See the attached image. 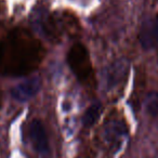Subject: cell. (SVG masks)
<instances>
[{
	"label": "cell",
	"instance_id": "cell-5",
	"mask_svg": "<svg viewBox=\"0 0 158 158\" xmlns=\"http://www.w3.org/2000/svg\"><path fill=\"white\" fill-rule=\"evenodd\" d=\"M104 138L107 142H115L119 141L126 134V126L120 120H110L106 123L104 127Z\"/></svg>",
	"mask_w": 158,
	"mask_h": 158
},
{
	"label": "cell",
	"instance_id": "cell-3",
	"mask_svg": "<svg viewBox=\"0 0 158 158\" xmlns=\"http://www.w3.org/2000/svg\"><path fill=\"white\" fill-rule=\"evenodd\" d=\"M40 88L41 80L39 77H31L15 85L11 89V95L18 102H27L39 92Z\"/></svg>",
	"mask_w": 158,
	"mask_h": 158
},
{
	"label": "cell",
	"instance_id": "cell-1",
	"mask_svg": "<svg viewBox=\"0 0 158 158\" xmlns=\"http://www.w3.org/2000/svg\"><path fill=\"white\" fill-rule=\"evenodd\" d=\"M128 64L125 61H116L110 64L102 72V80L105 89L112 90L123 81L128 75Z\"/></svg>",
	"mask_w": 158,
	"mask_h": 158
},
{
	"label": "cell",
	"instance_id": "cell-6",
	"mask_svg": "<svg viewBox=\"0 0 158 158\" xmlns=\"http://www.w3.org/2000/svg\"><path fill=\"white\" fill-rule=\"evenodd\" d=\"M102 104L100 102H94L91 105H89V107L86 110L84 116H82V123L85 127L90 128L93 125H95L98 120H99L100 116L102 114Z\"/></svg>",
	"mask_w": 158,
	"mask_h": 158
},
{
	"label": "cell",
	"instance_id": "cell-7",
	"mask_svg": "<svg viewBox=\"0 0 158 158\" xmlns=\"http://www.w3.org/2000/svg\"><path fill=\"white\" fill-rule=\"evenodd\" d=\"M144 107L146 113L152 117H156L158 115V93L155 91L147 93L145 97Z\"/></svg>",
	"mask_w": 158,
	"mask_h": 158
},
{
	"label": "cell",
	"instance_id": "cell-2",
	"mask_svg": "<svg viewBox=\"0 0 158 158\" xmlns=\"http://www.w3.org/2000/svg\"><path fill=\"white\" fill-rule=\"evenodd\" d=\"M29 138L35 151L41 157H49L50 155V146L44 126L39 119H34L29 125Z\"/></svg>",
	"mask_w": 158,
	"mask_h": 158
},
{
	"label": "cell",
	"instance_id": "cell-4",
	"mask_svg": "<svg viewBox=\"0 0 158 158\" xmlns=\"http://www.w3.org/2000/svg\"><path fill=\"white\" fill-rule=\"evenodd\" d=\"M140 44L145 50L158 48V16L143 23L140 33Z\"/></svg>",
	"mask_w": 158,
	"mask_h": 158
}]
</instances>
